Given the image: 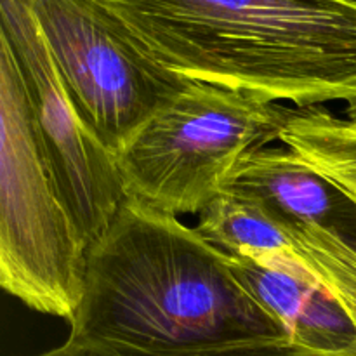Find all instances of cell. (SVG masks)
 I'll use <instances>...</instances> for the list:
<instances>
[{
	"label": "cell",
	"instance_id": "6da1fadb",
	"mask_svg": "<svg viewBox=\"0 0 356 356\" xmlns=\"http://www.w3.org/2000/svg\"><path fill=\"white\" fill-rule=\"evenodd\" d=\"M141 51L193 82L356 117V0H92Z\"/></svg>",
	"mask_w": 356,
	"mask_h": 356
},
{
	"label": "cell",
	"instance_id": "7a4b0ae2",
	"mask_svg": "<svg viewBox=\"0 0 356 356\" xmlns=\"http://www.w3.org/2000/svg\"><path fill=\"white\" fill-rule=\"evenodd\" d=\"M70 323L68 339L141 353L287 337L240 284L228 254L134 198L89 247Z\"/></svg>",
	"mask_w": 356,
	"mask_h": 356
},
{
	"label": "cell",
	"instance_id": "3957f363",
	"mask_svg": "<svg viewBox=\"0 0 356 356\" xmlns=\"http://www.w3.org/2000/svg\"><path fill=\"white\" fill-rule=\"evenodd\" d=\"M0 284L24 306L72 320L89 243L37 139L17 63L0 40Z\"/></svg>",
	"mask_w": 356,
	"mask_h": 356
},
{
	"label": "cell",
	"instance_id": "277c9868",
	"mask_svg": "<svg viewBox=\"0 0 356 356\" xmlns=\"http://www.w3.org/2000/svg\"><path fill=\"white\" fill-rule=\"evenodd\" d=\"M294 108L191 82L117 155L129 198L170 216H200L243 155L280 138Z\"/></svg>",
	"mask_w": 356,
	"mask_h": 356
},
{
	"label": "cell",
	"instance_id": "5b68a950",
	"mask_svg": "<svg viewBox=\"0 0 356 356\" xmlns=\"http://www.w3.org/2000/svg\"><path fill=\"white\" fill-rule=\"evenodd\" d=\"M70 99L118 155L193 80L125 37L92 0H28Z\"/></svg>",
	"mask_w": 356,
	"mask_h": 356
},
{
	"label": "cell",
	"instance_id": "8992f818",
	"mask_svg": "<svg viewBox=\"0 0 356 356\" xmlns=\"http://www.w3.org/2000/svg\"><path fill=\"white\" fill-rule=\"evenodd\" d=\"M0 40L16 59L40 148L90 247L129 198L117 155L87 127L70 99L28 0H0Z\"/></svg>",
	"mask_w": 356,
	"mask_h": 356
},
{
	"label": "cell",
	"instance_id": "52a82bcc",
	"mask_svg": "<svg viewBox=\"0 0 356 356\" xmlns=\"http://www.w3.org/2000/svg\"><path fill=\"white\" fill-rule=\"evenodd\" d=\"M229 263L243 289L292 343L316 353H356L353 318L298 252L261 259L229 256Z\"/></svg>",
	"mask_w": 356,
	"mask_h": 356
},
{
	"label": "cell",
	"instance_id": "ba28073f",
	"mask_svg": "<svg viewBox=\"0 0 356 356\" xmlns=\"http://www.w3.org/2000/svg\"><path fill=\"white\" fill-rule=\"evenodd\" d=\"M222 193L249 198L284 228L318 226L356 247V202L289 148H261L236 162Z\"/></svg>",
	"mask_w": 356,
	"mask_h": 356
},
{
	"label": "cell",
	"instance_id": "9c48e42d",
	"mask_svg": "<svg viewBox=\"0 0 356 356\" xmlns=\"http://www.w3.org/2000/svg\"><path fill=\"white\" fill-rule=\"evenodd\" d=\"M197 232L229 256L277 257L296 254L287 229L249 198L221 193L198 216Z\"/></svg>",
	"mask_w": 356,
	"mask_h": 356
},
{
	"label": "cell",
	"instance_id": "30bf717a",
	"mask_svg": "<svg viewBox=\"0 0 356 356\" xmlns=\"http://www.w3.org/2000/svg\"><path fill=\"white\" fill-rule=\"evenodd\" d=\"M285 229L302 263L339 298L356 323V247L318 226Z\"/></svg>",
	"mask_w": 356,
	"mask_h": 356
},
{
	"label": "cell",
	"instance_id": "8fae6325",
	"mask_svg": "<svg viewBox=\"0 0 356 356\" xmlns=\"http://www.w3.org/2000/svg\"><path fill=\"white\" fill-rule=\"evenodd\" d=\"M35 356H356V353H316V351L298 346L287 337H277V339L242 341V343L219 344V346L200 348V350L169 351V353H141V351L117 350V348L66 339L61 346H56Z\"/></svg>",
	"mask_w": 356,
	"mask_h": 356
}]
</instances>
